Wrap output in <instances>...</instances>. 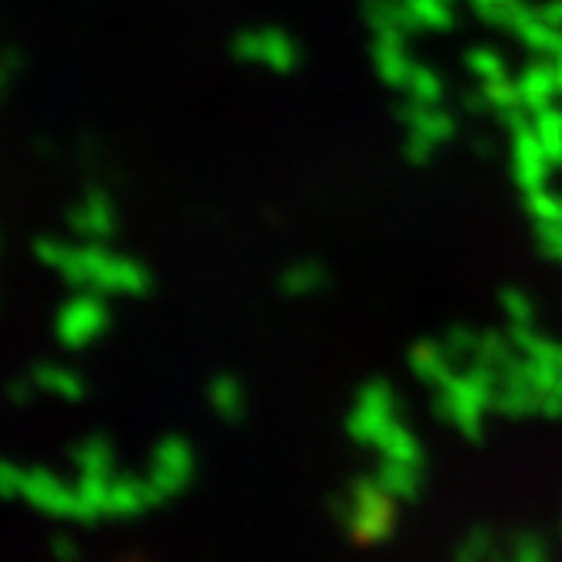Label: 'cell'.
Returning a JSON list of instances; mask_svg holds the SVG:
<instances>
[{"label":"cell","instance_id":"obj_2","mask_svg":"<svg viewBox=\"0 0 562 562\" xmlns=\"http://www.w3.org/2000/svg\"><path fill=\"white\" fill-rule=\"evenodd\" d=\"M164 502L159 488L153 481H139V477H109V502H105V515H139L153 505Z\"/></svg>","mask_w":562,"mask_h":562},{"label":"cell","instance_id":"obj_11","mask_svg":"<svg viewBox=\"0 0 562 562\" xmlns=\"http://www.w3.org/2000/svg\"><path fill=\"white\" fill-rule=\"evenodd\" d=\"M24 481L21 477H14V471H0V488L4 492H11V488H21Z\"/></svg>","mask_w":562,"mask_h":562},{"label":"cell","instance_id":"obj_1","mask_svg":"<svg viewBox=\"0 0 562 562\" xmlns=\"http://www.w3.org/2000/svg\"><path fill=\"white\" fill-rule=\"evenodd\" d=\"M346 526L359 542H383L393 532V498L376 485V481H363L356 485L349 502H346Z\"/></svg>","mask_w":562,"mask_h":562},{"label":"cell","instance_id":"obj_8","mask_svg":"<svg viewBox=\"0 0 562 562\" xmlns=\"http://www.w3.org/2000/svg\"><path fill=\"white\" fill-rule=\"evenodd\" d=\"M78 468H82V474L109 477L112 474V451L105 445H89V448L78 451Z\"/></svg>","mask_w":562,"mask_h":562},{"label":"cell","instance_id":"obj_6","mask_svg":"<svg viewBox=\"0 0 562 562\" xmlns=\"http://www.w3.org/2000/svg\"><path fill=\"white\" fill-rule=\"evenodd\" d=\"M376 445L383 448L386 461H407V464H417V461H420L417 440H414L404 427H386V430L376 437Z\"/></svg>","mask_w":562,"mask_h":562},{"label":"cell","instance_id":"obj_5","mask_svg":"<svg viewBox=\"0 0 562 562\" xmlns=\"http://www.w3.org/2000/svg\"><path fill=\"white\" fill-rule=\"evenodd\" d=\"M376 485L393 502H407V498H417L420 492V471L417 464H407V461H386L376 474Z\"/></svg>","mask_w":562,"mask_h":562},{"label":"cell","instance_id":"obj_3","mask_svg":"<svg viewBox=\"0 0 562 562\" xmlns=\"http://www.w3.org/2000/svg\"><path fill=\"white\" fill-rule=\"evenodd\" d=\"M193 474V458L187 451V445H164L156 451V461H153V474L149 481L159 488V495H177Z\"/></svg>","mask_w":562,"mask_h":562},{"label":"cell","instance_id":"obj_9","mask_svg":"<svg viewBox=\"0 0 562 562\" xmlns=\"http://www.w3.org/2000/svg\"><path fill=\"white\" fill-rule=\"evenodd\" d=\"M512 562H546V549L539 539L526 536V539H518L515 542V559Z\"/></svg>","mask_w":562,"mask_h":562},{"label":"cell","instance_id":"obj_4","mask_svg":"<svg viewBox=\"0 0 562 562\" xmlns=\"http://www.w3.org/2000/svg\"><path fill=\"white\" fill-rule=\"evenodd\" d=\"M24 495L31 498V505H37L42 512H52V515H65L71 518V502H75V488L61 485V481L48 471H37V474H27L24 477Z\"/></svg>","mask_w":562,"mask_h":562},{"label":"cell","instance_id":"obj_10","mask_svg":"<svg viewBox=\"0 0 562 562\" xmlns=\"http://www.w3.org/2000/svg\"><path fill=\"white\" fill-rule=\"evenodd\" d=\"M55 555H58L61 562H78V546H75L71 539H58V542H55Z\"/></svg>","mask_w":562,"mask_h":562},{"label":"cell","instance_id":"obj_7","mask_svg":"<svg viewBox=\"0 0 562 562\" xmlns=\"http://www.w3.org/2000/svg\"><path fill=\"white\" fill-rule=\"evenodd\" d=\"M492 555H495L492 536L485 529H471V536L458 546L454 562H488Z\"/></svg>","mask_w":562,"mask_h":562}]
</instances>
